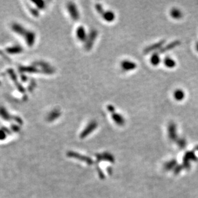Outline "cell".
<instances>
[{
	"mask_svg": "<svg viewBox=\"0 0 198 198\" xmlns=\"http://www.w3.org/2000/svg\"><path fill=\"white\" fill-rule=\"evenodd\" d=\"M11 29L16 35L23 39L24 42L28 47H32L36 42V35L32 30L27 29L23 25L14 22L11 25Z\"/></svg>",
	"mask_w": 198,
	"mask_h": 198,
	"instance_id": "cell-1",
	"label": "cell"
},
{
	"mask_svg": "<svg viewBox=\"0 0 198 198\" xmlns=\"http://www.w3.org/2000/svg\"><path fill=\"white\" fill-rule=\"evenodd\" d=\"M107 109L111 115V117L114 122L119 126H124L125 125V119L121 114L116 112V109L114 106L112 105H108L107 106Z\"/></svg>",
	"mask_w": 198,
	"mask_h": 198,
	"instance_id": "cell-2",
	"label": "cell"
},
{
	"mask_svg": "<svg viewBox=\"0 0 198 198\" xmlns=\"http://www.w3.org/2000/svg\"><path fill=\"white\" fill-rule=\"evenodd\" d=\"M97 36H98V31L97 30L92 29L90 31L84 44V48L86 50L90 51L91 50L97 38Z\"/></svg>",
	"mask_w": 198,
	"mask_h": 198,
	"instance_id": "cell-3",
	"label": "cell"
},
{
	"mask_svg": "<svg viewBox=\"0 0 198 198\" xmlns=\"http://www.w3.org/2000/svg\"><path fill=\"white\" fill-rule=\"evenodd\" d=\"M97 126H98V122L96 120H91L88 125L86 126V128L82 130L81 133L80 134V138L82 139H85L89 135H90L93 131L96 130Z\"/></svg>",
	"mask_w": 198,
	"mask_h": 198,
	"instance_id": "cell-4",
	"label": "cell"
},
{
	"mask_svg": "<svg viewBox=\"0 0 198 198\" xmlns=\"http://www.w3.org/2000/svg\"><path fill=\"white\" fill-rule=\"evenodd\" d=\"M67 10L70 16L74 21H78L80 18V14L75 4L73 2H69L67 4Z\"/></svg>",
	"mask_w": 198,
	"mask_h": 198,
	"instance_id": "cell-5",
	"label": "cell"
},
{
	"mask_svg": "<svg viewBox=\"0 0 198 198\" xmlns=\"http://www.w3.org/2000/svg\"><path fill=\"white\" fill-rule=\"evenodd\" d=\"M68 156H70V157L75 158V159L81 160V161L84 162L89 165H91L93 164V160L91 159V158L86 156H84V155H82V154L75 153V152H73V151L68 152Z\"/></svg>",
	"mask_w": 198,
	"mask_h": 198,
	"instance_id": "cell-6",
	"label": "cell"
},
{
	"mask_svg": "<svg viewBox=\"0 0 198 198\" xmlns=\"http://www.w3.org/2000/svg\"><path fill=\"white\" fill-rule=\"evenodd\" d=\"M165 42V40H162V41H160L159 42L154 43V44L149 46L148 47L145 48L144 50H143V53H144V54H149L151 53V52L154 53L155 51L158 50H160L163 47V46L164 45Z\"/></svg>",
	"mask_w": 198,
	"mask_h": 198,
	"instance_id": "cell-7",
	"label": "cell"
},
{
	"mask_svg": "<svg viewBox=\"0 0 198 198\" xmlns=\"http://www.w3.org/2000/svg\"><path fill=\"white\" fill-rule=\"evenodd\" d=\"M168 135L171 140L175 141L177 140L176 126L174 122H171L168 125Z\"/></svg>",
	"mask_w": 198,
	"mask_h": 198,
	"instance_id": "cell-8",
	"label": "cell"
},
{
	"mask_svg": "<svg viewBox=\"0 0 198 198\" xmlns=\"http://www.w3.org/2000/svg\"><path fill=\"white\" fill-rule=\"evenodd\" d=\"M137 67V64L133 61L128 60H124L121 62V68L124 71H133Z\"/></svg>",
	"mask_w": 198,
	"mask_h": 198,
	"instance_id": "cell-9",
	"label": "cell"
},
{
	"mask_svg": "<svg viewBox=\"0 0 198 198\" xmlns=\"http://www.w3.org/2000/svg\"><path fill=\"white\" fill-rule=\"evenodd\" d=\"M97 160L98 162L102 161V160H105V161L110 162L111 163L114 162V158L112 155V154L108 152H105V153L101 154H96Z\"/></svg>",
	"mask_w": 198,
	"mask_h": 198,
	"instance_id": "cell-10",
	"label": "cell"
},
{
	"mask_svg": "<svg viewBox=\"0 0 198 198\" xmlns=\"http://www.w3.org/2000/svg\"><path fill=\"white\" fill-rule=\"evenodd\" d=\"M76 35L77 39H78L79 41L85 42L86 40L87 39L88 34L86 32V30L84 27L81 26V27H79L77 28Z\"/></svg>",
	"mask_w": 198,
	"mask_h": 198,
	"instance_id": "cell-11",
	"label": "cell"
},
{
	"mask_svg": "<svg viewBox=\"0 0 198 198\" xmlns=\"http://www.w3.org/2000/svg\"><path fill=\"white\" fill-rule=\"evenodd\" d=\"M180 41H175L172 42L171 43H169L167 46H165L164 47H162L160 50H159L158 52L160 53H164L165 52H167L168 51H170L171 50H173L174 48H175L180 44Z\"/></svg>",
	"mask_w": 198,
	"mask_h": 198,
	"instance_id": "cell-12",
	"label": "cell"
},
{
	"mask_svg": "<svg viewBox=\"0 0 198 198\" xmlns=\"http://www.w3.org/2000/svg\"><path fill=\"white\" fill-rule=\"evenodd\" d=\"M102 17L106 21L110 22H113L115 19V14L111 10H106L103 13Z\"/></svg>",
	"mask_w": 198,
	"mask_h": 198,
	"instance_id": "cell-13",
	"label": "cell"
},
{
	"mask_svg": "<svg viewBox=\"0 0 198 198\" xmlns=\"http://www.w3.org/2000/svg\"><path fill=\"white\" fill-rule=\"evenodd\" d=\"M150 62L151 64L154 66H156L160 64L161 62V59H160V53L158 51H155L154 53L152 54L150 58Z\"/></svg>",
	"mask_w": 198,
	"mask_h": 198,
	"instance_id": "cell-14",
	"label": "cell"
},
{
	"mask_svg": "<svg viewBox=\"0 0 198 198\" xmlns=\"http://www.w3.org/2000/svg\"><path fill=\"white\" fill-rule=\"evenodd\" d=\"M61 112L60 111L59 109H54V110L50 112L49 116H48L47 118L48 120H50V121H53V120H55V119H58L61 116Z\"/></svg>",
	"mask_w": 198,
	"mask_h": 198,
	"instance_id": "cell-15",
	"label": "cell"
},
{
	"mask_svg": "<svg viewBox=\"0 0 198 198\" xmlns=\"http://www.w3.org/2000/svg\"><path fill=\"white\" fill-rule=\"evenodd\" d=\"M170 16L174 19H180L183 17V13L179 8H173L170 11Z\"/></svg>",
	"mask_w": 198,
	"mask_h": 198,
	"instance_id": "cell-16",
	"label": "cell"
},
{
	"mask_svg": "<svg viewBox=\"0 0 198 198\" xmlns=\"http://www.w3.org/2000/svg\"><path fill=\"white\" fill-rule=\"evenodd\" d=\"M173 96H174V99H176V101H181L184 99L185 97V92L182 89L178 88V89H176L174 90Z\"/></svg>",
	"mask_w": 198,
	"mask_h": 198,
	"instance_id": "cell-17",
	"label": "cell"
},
{
	"mask_svg": "<svg viewBox=\"0 0 198 198\" xmlns=\"http://www.w3.org/2000/svg\"><path fill=\"white\" fill-rule=\"evenodd\" d=\"M163 64L168 68H174L176 65V61L169 56L165 57L163 59Z\"/></svg>",
	"mask_w": 198,
	"mask_h": 198,
	"instance_id": "cell-18",
	"label": "cell"
},
{
	"mask_svg": "<svg viewBox=\"0 0 198 198\" xmlns=\"http://www.w3.org/2000/svg\"><path fill=\"white\" fill-rule=\"evenodd\" d=\"M176 161L175 160H172L170 161L165 163L164 164V169L166 171H171L173 169L176 165Z\"/></svg>",
	"mask_w": 198,
	"mask_h": 198,
	"instance_id": "cell-19",
	"label": "cell"
},
{
	"mask_svg": "<svg viewBox=\"0 0 198 198\" xmlns=\"http://www.w3.org/2000/svg\"><path fill=\"white\" fill-rule=\"evenodd\" d=\"M95 7L96 8V10L97 11V12H98L100 15H102L103 13L104 12V8H103L102 5L100 3H96L95 5Z\"/></svg>",
	"mask_w": 198,
	"mask_h": 198,
	"instance_id": "cell-20",
	"label": "cell"
},
{
	"mask_svg": "<svg viewBox=\"0 0 198 198\" xmlns=\"http://www.w3.org/2000/svg\"><path fill=\"white\" fill-rule=\"evenodd\" d=\"M185 144H186V142H185V140L184 139L177 140V145L179 146L180 148H184L185 146Z\"/></svg>",
	"mask_w": 198,
	"mask_h": 198,
	"instance_id": "cell-21",
	"label": "cell"
},
{
	"mask_svg": "<svg viewBox=\"0 0 198 198\" xmlns=\"http://www.w3.org/2000/svg\"><path fill=\"white\" fill-rule=\"evenodd\" d=\"M97 171H98V174H99V176L101 179H104L105 176L104 173H102V171L100 170V169H99V167H97Z\"/></svg>",
	"mask_w": 198,
	"mask_h": 198,
	"instance_id": "cell-22",
	"label": "cell"
},
{
	"mask_svg": "<svg viewBox=\"0 0 198 198\" xmlns=\"http://www.w3.org/2000/svg\"><path fill=\"white\" fill-rule=\"evenodd\" d=\"M182 170V168H181V166H177V167H176L174 170V173L175 174H177L180 173V171Z\"/></svg>",
	"mask_w": 198,
	"mask_h": 198,
	"instance_id": "cell-23",
	"label": "cell"
},
{
	"mask_svg": "<svg viewBox=\"0 0 198 198\" xmlns=\"http://www.w3.org/2000/svg\"><path fill=\"white\" fill-rule=\"evenodd\" d=\"M196 50L197 51V52H198V42H196Z\"/></svg>",
	"mask_w": 198,
	"mask_h": 198,
	"instance_id": "cell-24",
	"label": "cell"
}]
</instances>
